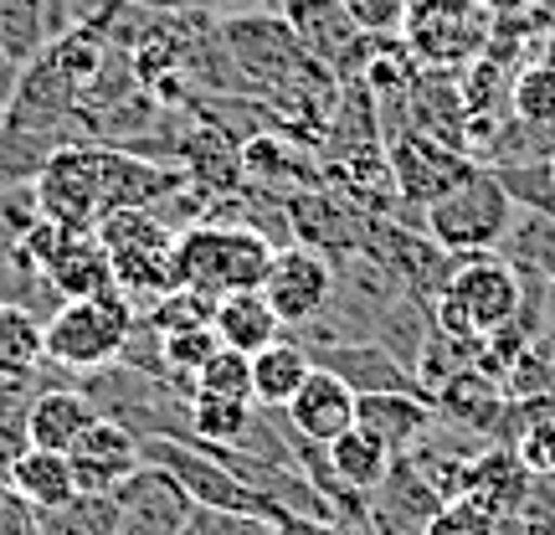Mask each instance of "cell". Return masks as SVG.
I'll return each instance as SVG.
<instances>
[{
	"label": "cell",
	"instance_id": "30bf717a",
	"mask_svg": "<svg viewBox=\"0 0 555 535\" xmlns=\"http://www.w3.org/2000/svg\"><path fill=\"white\" fill-rule=\"evenodd\" d=\"M386 170H391V196L397 206H416V212H427L437 196H448L457 180L474 170V160L453 150V144H442L433 135H416L401 124L397 135H386Z\"/></svg>",
	"mask_w": 555,
	"mask_h": 535
},
{
	"label": "cell",
	"instance_id": "603a6c76",
	"mask_svg": "<svg viewBox=\"0 0 555 535\" xmlns=\"http://www.w3.org/2000/svg\"><path fill=\"white\" fill-rule=\"evenodd\" d=\"M309 371H314L309 345H298V340H288V335L268 340L262 351H253V402H258L262 412H283Z\"/></svg>",
	"mask_w": 555,
	"mask_h": 535
},
{
	"label": "cell",
	"instance_id": "5b68a950",
	"mask_svg": "<svg viewBox=\"0 0 555 535\" xmlns=\"http://www.w3.org/2000/svg\"><path fill=\"white\" fill-rule=\"evenodd\" d=\"M515 217H519V201L509 196L504 176L474 165L448 196H437L422 212V232L437 247H448L453 258H468V253H494L499 242L509 238Z\"/></svg>",
	"mask_w": 555,
	"mask_h": 535
},
{
	"label": "cell",
	"instance_id": "9a60e30c",
	"mask_svg": "<svg viewBox=\"0 0 555 535\" xmlns=\"http://www.w3.org/2000/svg\"><path fill=\"white\" fill-rule=\"evenodd\" d=\"M433 407H437V422H453V428L478 433V437H494L499 422L515 412L504 381L489 377V371H478V366H463L453 381H442L433 392Z\"/></svg>",
	"mask_w": 555,
	"mask_h": 535
},
{
	"label": "cell",
	"instance_id": "83f0119b",
	"mask_svg": "<svg viewBox=\"0 0 555 535\" xmlns=\"http://www.w3.org/2000/svg\"><path fill=\"white\" fill-rule=\"evenodd\" d=\"M41 366H47L41 319L0 298V377H37Z\"/></svg>",
	"mask_w": 555,
	"mask_h": 535
},
{
	"label": "cell",
	"instance_id": "4316f807",
	"mask_svg": "<svg viewBox=\"0 0 555 535\" xmlns=\"http://www.w3.org/2000/svg\"><path fill=\"white\" fill-rule=\"evenodd\" d=\"M221 351V340L211 324H185V330H165L159 335V366H165V381L176 386L180 397L196 392V371Z\"/></svg>",
	"mask_w": 555,
	"mask_h": 535
},
{
	"label": "cell",
	"instance_id": "484cf974",
	"mask_svg": "<svg viewBox=\"0 0 555 535\" xmlns=\"http://www.w3.org/2000/svg\"><path fill=\"white\" fill-rule=\"evenodd\" d=\"M509 114L519 129H555V47L540 52L535 62H525L515 78H509Z\"/></svg>",
	"mask_w": 555,
	"mask_h": 535
},
{
	"label": "cell",
	"instance_id": "1f68e13d",
	"mask_svg": "<svg viewBox=\"0 0 555 535\" xmlns=\"http://www.w3.org/2000/svg\"><path fill=\"white\" fill-rule=\"evenodd\" d=\"M515 412H519V433L509 448L535 479H555V417L530 407V402H515Z\"/></svg>",
	"mask_w": 555,
	"mask_h": 535
},
{
	"label": "cell",
	"instance_id": "d590c367",
	"mask_svg": "<svg viewBox=\"0 0 555 535\" xmlns=\"http://www.w3.org/2000/svg\"><path fill=\"white\" fill-rule=\"evenodd\" d=\"M180 535H278L273 520L258 515H232V510H211V505H191V520Z\"/></svg>",
	"mask_w": 555,
	"mask_h": 535
},
{
	"label": "cell",
	"instance_id": "44dd1931",
	"mask_svg": "<svg viewBox=\"0 0 555 535\" xmlns=\"http://www.w3.org/2000/svg\"><path fill=\"white\" fill-rule=\"evenodd\" d=\"M47 283H52L62 298L119 294V289H114V268H108V253H103L99 232H67L62 253L52 258V268H47Z\"/></svg>",
	"mask_w": 555,
	"mask_h": 535
},
{
	"label": "cell",
	"instance_id": "e0dca14e",
	"mask_svg": "<svg viewBox=\"0 0 555 535\" xmlns=\"http://www.w3.org/2000/svg\"><path fill=\"white\" fill-rule=\"evenodd\" d=\"M309 356L314 366H330L335 377H345L356 392H416L412 366L391 356V345L380 340H324Z\"/></svg>",
	"mask_w": 555,
	"mask_h": 535
},
{
	"label": "cell",
	"instance_id": "4fadbf2b",
	"mask_svg": "<svg viewBox=\"0 0 555 535\" xmlns=\"http://www.w3.org/2000/svg\"><path fill=\"white\" fill-rule=\"evenodd\" d=\"M67 463H73V479H78V495H114L144 463V454H139V437L124 422L93 417L88 433L67 448Z\"/></svg>",
	"mask_w": 555,
	"mask_h": 535
},
{
	"label": "cell",
	"instance_id": "5bb4252c",
	"mask_svg": "<svg viewBox=\"0 0 555 535\" xmlns=\"http://www.w3.org/2000/svg\"><path fill=\"white\" fill-rule=\"evenodd\" d=\"M356 407H360L356 386L345 377H335L330 366H314L278 417H283L304 443H319V448H324V443H335L345 428H356Z\"/></svg>",
	"mask_w": 555,
	"mask_h": 535
},
{
	"label": "cell",
	"instance_id": "ab89813d",
	"mask_svg": "<svg viewBox=\"0 0 555 535\" xmlns=\"http://www.w3.org/2000/svg\"><path fill=\"white\" fill-rule=\"evenodd\" d=\"M545 180H551V191H555V144H551V155H545Z\"/></svg>",
	"mask_w": 555,
	"mask_h": 535
},
{
	"label": "cell",
	"instance_id": "836d02e7",
	"mask_svg": "<svg viewBox=\"0 0 555 535\" xmlns=\"http://www.w3.org/2000/svg\"><path fill=\"white\" fill-rule=\"evenodd\" d=\"M422 535H504V520H499L489 505H478V499L453 495L433 510V520L422 525Z\"/></svg>",
	"mask_w": 555,
	"mask_h": 535
},
{
	"label": "cell",
	"instance_id": "2e32d148",
	"mask_svg": "<svg viewBox=\"0 0 555 535\" xmlns=\"http://www.w3.org/2000/svg\"><path fill=\"white\" fill-rule=\"evenodd\" d=\"M356 422L371 437H380L391 458H406L416 454L422 437L437 433V407L422 392H360Z\"/></svg>",
	"mask_w": 555,
	"mask_h": 535
},
{
	"label": "cell",
	"instance_id": "7402d4cb",
	"mask_svg": "<svg viewBox=\"0 0 555 535\" xmlns=\"http://www.w3.org/2000/svg\"><path fill=\"white\" fill-rule=\"evenodd\" d=\"M5 484L16 489L21 505L31 510H62L67 499H78V479H73V463L67 454H52V448H21V458L11 463Z\"/></svg>",
	"mask_w": 555,
	"mask_h": 535
},
{
	"label": "cell",
	"instance_id": "f1b7e54d",
	"mask_svg": "<svg viewBox=\"0 0 555 535\" xmlns=\"http://www.w3.org/2000/svg\"><path fill=\"white\" fill-rule=\"evenodd\" d=\"M119 495H78L62 510H37V535H114Z\"/></svg>",
	"mask_w": 555,
	"mask_h": 535
},
{
	"label": "cell",
	"instance_id": "ffe728a7",
	"mask_svg": "<svg viewBox=\"0 0 555 535\" xmlns=\"http://www.w3.org/2000/svg\"><path fill=\"white\" fill-rule=\"evenodd\" d=\"M530 489H535V474L519 463L515 448H478L474 458H468V474H463V495L478 499V505H489L499 520L515 515L519 505L530 499Z\"/></svg>",
	"mask_w": 555,
	"mask_h": 535
},
{
	"label": "cell",
	"instance_id": "cb8c5ba5",
	"mask_svg": "<svg viewBox=\"0 0 555 535\" xmlns=\"http://www.w3.org/2000/svg\"><path fill=\"white\" fill-rule=\"evenodd\" d=\"M211 330L221 345H232L242 356L262 351L268 340L283 335V319L273 315V304L262 298V289H237V294H221L211 309Z\"/></svg>",
	"mask_w": 555,
	"mask_h": 535
},
{
	"label": "cell",
	"instance_id": "d6a6232c",
	"mask_svg": "<svg viewBox=\"0 0 555 535\" xmlns=\"http://www.w3.org/2000/svg\"><path fill=\"white\" fill-rule=\"evenodd\" d=\"M191 397H242L253 402V356H242L232 345H221L217 356L196 371V392ZM258 407V402H253Z\"/></svg>",
	"mask_w": 555,
	"mask_h": 535
},
{
	"label": "cell",
	"instance_id": "6da1fadb",
	"mask_svg": "<svg viewBox=\"0 0 555 535\" xmlns=\"http://www.w3.org/2000/svg\"><path fill=\"white\" fill-rule=\"evenodd\" d=\"M221 47L237 62V73L253 88H262L278 109H309V99L330 103L339 99V78L304 52V41L294 37V26L283 16H237L221 26ZM309 119L324 129V114L309 109Z\"/></svg>",
	"mask_w": 555,
	"mask_h": 535
},
{
	"label": "cell",
	"instance_id": "8d00e7d4",
	"mask_svg": "<svg viewBox=\"0 0 555 535\" xmlns=\"http://www.w3.org/2000/svg\"><path fill=\"white\" fill-rule=\"evenodd\" d=\"M350 21H356L360 31H371V37H391L401 31V16H406V0H339Z\"/></svg>",
	"mask_w": 555,
	"mask_h": 535
},
{
	"label": "cell",
	"instance_id": "7a4b0ae2",
	"mask_svg": "<svg viewBox=\"0 0 555 535\" xmlns=\"http://www.w3.org/2000/svg\"><path fill=\"white\" fill-rule=\"evenodd\" d=\"M519 319H525V268H515L499 253L457 258L442 294L433 298V324L442 335L468 340V345L509 330Z\"/></svg>",
	"mask_w": 555,
	"mask_h": 535
},
{
	"label": "cell",
	"instance_id": "d4e9b609",
	"mask_svg": "<svg viewBox=\"0 0 555 535\" xmlns=\"http://www.w3.org/2000/svg\"><path fill=\"white\" fill-rule=\"evenodd\" d=\"M324 458H330V469H335V479L350 489V495H371V489H380V479L391 474V448L380 443V437H371L365 428H345V433L335 437V443H324Z\"/></svg>",
	"mask_w": 555,
	"mask_h": 535
},
{
	"label": "cell",
	"instance_id": "f35d334b",
	"mask_svg": "<svg viewBox=\"0 0 555 535\" xmlns=\"http://www.w3.org/2000/svg\"><path fill=\"white\" fill-rule=\"evenodd\" d=\"M489 5V16H525V11H535V0H483Z\"/></svg>",
	"mask_w": 555,
	"mask_h": 535
},
{
	"label": "cell",
	"instance_id": "74e56055",
	"mask_svg": "<svg viewBox=\"0 0 555 535\" xmlns=\"http://www.w3.org/2000/svg\"><path fill=\"white\" fill-rule=\"evenodd\" d=\"M16 78H21V67L0 52V114H5V103H11V93H16Z\"/></svg>",
	"mask_w": 555,
	"mask_h": 535
},
{
	"label": "cell",
	"instance_id": "9c48e42d",
	"mask_svg": "<svg viewBox=\"0 0 555 535\" xmlns=\"http://www.w3.org/2000/svg\"><path fill=\"white\" fill-rule=\"evenodd\" d=\"M335 263L304 242H283L268 263V278H262V298L273 304L283 330H309L314 319H324L335 304Z\"/></svg>",
	"mask_w": 555,
	"mask_h": 535
},
{
	"label": "cell",
	"instance_id": "d6986e66",
	"mask_svg": "<svg viewBox=\"0 0 555 535\" xmlns=\"http://www.w3.org/2000/svg\"><path fill=\"white\" fill-rule=\"evenodd\" d=\"M242 176L262 180V186H278V191H309V186H324V170H319L309 150L288 139V129H258L237 150Z\"/></svg>",
	"mask_w": 555,
	"mask_h": 535
},
{
	"label": "cell",
	"instance_id": "60d3db41",
	"mask_svg": "<svg viewBox=\"0 0 555 535\" xmlns=\"http://www.w3.org/2000/svg\"><path fill=\"white\" fill-rule=\"evenodd\" d=\"M129 5H159V0H129Z\"/></svg>",
	"mask_w": 555,
	"mask_h": 535
},
{
	"label": "cell",
	"instance_id": "f546056e",
	"mask_svg": "<svg viewBox=\"0 0 555 535\" xmlns=\"http://www.w3.org/2000/svg\"><path fill=\"white\" fill-rule=\"evenodd\" d=\"M47 41V0H0V52L16 67H26Z\"/></svg>",
	"mask_w": 555,
	"mask_h": 535
},
{
	"label": "cell",
	"instance_id": "e575fe53",
	"mask_svg": "<svg viewBox=\"0 0 555 535\" xmlns=\"http://www.w3.org/2000/svg\"><path fill=\"white\" fill-rule=\"evenodd\" d=\"M37 191H31V180H21V186H0V258H11L16 253V242L26 238V227L37 221Z\"/></svg>",
	"mask_w": 555,
	"mask_h": 535
},
{
	"label": "cell",
	"instance_id": "ac0fdd59",
	"mask_svg": "<svg viewBox=\"0 0 555 535\" xmlns=\"http://www.w3.org/2000/svg\"><path fill=\"white\" fill-rule=\"evenodd\" d=\"M99 417V407L88 402L82 386H37V397L26 402V443L31 448H52V454H67L88 422Z\"/></svg>",
	"mask_w": 555,
	"mask_h": 535
},
{
	"label": "cell",
	"instance_id": "ba28073f",
	"mask_svg": "<svg viewBox=\"0 0 555 535\" xmlns=\"http://www.w3.org/2000/svg\"><path fill=\"white\" fill-rule=\"evenodd\" d=\"M37 191V212L57 221L67 232H99L103 196H99V144L93 139H73L31 176Z\"/></svg>",
	"mask_w": 555,
	"mask_h": 535
},
{
	"label": "cell",
	"instance_id": "4dcf8cb0",
	"mask_svg": "<svg viewBox=\"0 0 555 535\" xmlns=\"http://www.w3.org/2000/svg\"><path fill=\"white\" fill-rule=\"evenodd\" d=\"M253 402L242 397H191V433L196 443H217V448H227V443H242V433H247V422H253Z\"/></svg>",
	"mask_w": 555,
	"mask_h": 535
},
{
	"label": "cell",
	"instance_id": "8992f818",
	"mask_svg": "<svg viewBox=\"0 0 555 535\" xmlns=\"http://www.w3.org/2000/svg\"><path fill=\"white\" fill-rule=\"evenodd\" d=\"M99 242L114 268V289H119L134 309L155 304L159 294L180 289L176 278V227L159 212H108L99 221Z\"/></svg>",
	"mask_w": 555,
	"mask_h": 535
},
{
	"label": "cell",
	"instance_id": "52a82bcc",
	"mask_svg": "<svg viewBox=\"0 0 555 535\" xmlns=\"http://www.w3.org/2000/svg\"><path fill=\"white\" fill-rule=\"evenodd\" d=\"M401 41L422 67H463L489 52L494 16L483 0H406Z\"/></svg>",
	"mask_w": 555,
	"mask_h": 535
},
{
	"label": "cell",
	"instance_id": "277c9868",
	"mask_svg": "<svg viewBox=\"0 0 555 535\" xmlns=\"http://www.w3.org/2000/svg\"><path fill=\"white\" fill-rule=\"evenodd\" d=\"M134 324H139V309L124 294L62 298L57 309L41 319V345H47V360L57 371L88 377V371H103V366H114L124 356Z\"/></svg>",
	"mask_w": 555,
	"mask_h": 535
},
{
	"label": "cell",
	"instance_id": "8fae6325",
	"mask_svg": "<svg viewBox=\"0 0 555 535\" xmlns=\"http://www.w3.org/2000/svg\"><path fill=\"white\" fill-rule=\"evenodd\" d=\"M283 21L294 26V37L304 41V52L314 62H324L339 82L360 73V58H365L371 31H360L339 0H288V5H283Z\"/></svg>",
	"mask_w": 555,
	"mask_h": 535
},
{
	"label": "cell",
	"instance_id": "7c38bea8",
	"mask_svg": "<svg viewBox=\"0 0 555 535\" xmlns=\"http://www.w3.org/2000/svg\"><path fill=\"white\" fill-rule=\"evenodd\" d=\"M114 495H119L114 535H180L191 520V495L155 463H139Z\"/></svg>",
	"mask_w": 555,
	"mask_h": 535
},
{
	"label": "cell",
	"instance_id": "3957f363",
	"mask_svg": "<svg viewBox=\"0 0 555 535\" xmlns=\"http://www.w3.org/2000/svg\"><path fill=\"white\" fill-rule=\"evenodd\" d=\"M278 242L247 221H191L176 232V278L180 289H196L206 298L262 289Z\"/></svg>",
	"mask_w": 555,
	"mask_h": 535
}]
</instances>
